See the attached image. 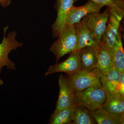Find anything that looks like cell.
Listing matches in <instances>:
<instances>
[{"instance_id": "6da1fadb", "label": "cell", "mask_w": 124, "mask_h": 124, "mask_svg": "<svg viewBox=\"0 0 124 124\" xmlns=\"http://www.w3.org/2000/svg\"><path fill=\"white\" fill-rule=\"evenodd\" d=\"M57 38L50 50L54 54L58 63L64 55L76 50L77 41L75 25L65 24Z\"/></svg>"}, {"instance_id": "7a4b0ae2", "label": "cell", "mask_w": 124, "mask_h": 124, "mask_svg": "<svg viewBox=\"0 0 124 124\" xmlns=\"http://www.w3.org/2000/svg\"><path fill=\"white\" fill-rule=\"evenodd\" d=\"M101 74L96 68L92 70L81 69L68 78L74 91H80L89 88H102L100 81Z\"/></svg>"}, {"instance_id": "3957f363", "label": "cell", "mask_w": 124, "mask_h": 124, "mask_svg": "<svg viewBox=\"0 0 124 124\" xmlns=\"http://www.w3.org/2000/svg\"><path fill=\"white\" fill-rule=\"evenodd\" d=\"M76 103L93 111L102 106L106 95L102 88H89L80 91H75Z\"/></svg>"}, {"instance_id": "277c9868", "label": "cell", "mask_w": 124, "mask_h": 124, "mask_svg": "<svg viewBox=\"0 0 124 124\" xmlns=\"http://www.w3.org/2000/svg\"><path fill=\"white\" fill-rule=\"evenodd\" d=\"M8 28V26L4 28V37L0 44V73L4 67H7L8 70L16 69L15 63L9 59L8 55L12 50H16L23 45L22 42L16 40V37L17 34L16 31L10 32L6 36Z\"/></svg>"}, {"instance_id": "5b68a950", "label": "cell", "mask_w": 124, "mask_h": 124, "mask_svg": "<svg viewBox=\"0 0 124 124\" xmlns=\"http://www.w3.org/2000/svg\"><path fill=\"white\" fill-rule=\"evenodd\" d=\"M110 12L108 8L103 13L93 12L84 17L86 26L92 32L96 41L99 45L102 44V38L106 29Z\"/></svg>"}, {"instance_id": "8992f818", "label": "cell", "mask_w": 124, "mask_h": 124, "mask_svg": "<svg viewBox=\"0 0 124 124\" xmlns=\"http://www.w3.org/2000/svg\"><path fill=\"white\" fill-rule=\"evenodd\" d=\"M81 69L80 59L78 50L71 52L68 57L63 62L51 65L49 67L45 76L57 72H64L71 75Z\"/></svg>"}, {"instance_id": "52a82bcc", "label": "cell", "mask_w": 124, "mask_h": 124, "mask_svg": "<svg viewBox=\"0 0 124 124\" xmlns=\"http://www.w3.org/2000/svg\"><path fill=\"white\" fill-rule=\"evenodd\" d=\"M59 93L55 110L67 108L76 103L75 91L69 82L68 78L62 74L59 77Z\"/></svg>"}, {"instance_id": "ba28073f", "label": "cell", "mask_w": 124, "mask_h": 124, "mask_svg": "<svg viewBox=\"0 0 124 124\" xmlns=\"http://www.w3.org/2000/svg\"><path fill=\"white\" fill-rule=\"evenodd\" d=\"M74 2V0H56L55 7L57 12V18L52 26L54 38L58 37L65 25L67 16Z\"/></svg>"}, {"instance_id": "9c48e42d", "label": "cell", "mask_w": 124, "mask_h": 124, "mask_svg": "<svg viewBox=\"0 0 124 124\" xmlns=\"http://www.w3.org/2000/svg\"><path fill=\"white\" fill-rule=\"evenodd\" d=\"M102 7L90 0L80 7H77L73 5L68 14L65 24L74 25L78 23L88 14L100 12Z\"/></svg>"}, {"instance_id": "30bf717a", "label": "cell", "mask_w": 124, "mask_h": 124, "mask_svg": "<svg viewBox=\"0 0 124 124\" xmlns=\"http://www.w3.org/2000/svg\"><path fill=\"white\" fill-rule=\"evenodd\" d=\"M122 72L115 67L102 73L100 81L106 95L105 102L110 99L114 94L117 93V86Z\"/></svg>"}, {"instance_id": "8fae6325", "label": "cell", "mask_w": 124, "mask_h": 124, "mask_svg": "<svg viewBox=\"0 0 124 124\" xmlns=\"http://www.w3.org/2000/svg\"><path fill=\"white\" fill-rule=\"evenodd\" d=\"M120 22L110 14L108 23L102 38V42L106 44L113 54L121 35L119 31Z\"/></svg>"}, {"instance_id": "7c38bea8", "label": "cell", "mask_w": 124, "mask_h": 124, "mask_svg": "<svg viewBox=\"0 0 124 124\" xmlns=\"http://www.w3.org/2000/svg\"><path fill=\"white\" fill-rule=\"evenodd\" d=\"M75 26L77 44L76 50L88 46L100 47L91 31L86 26L84 18L74 24Z\"/></svg>"}, {"instance_id": "4fadbf2b", "label": "cell", "mask_w": 124, "mask_h": 124, "mask_svg": "<svg viewBox=\"0 0 124 124\" xmlns=\"http://www.w3.org/2000/svg\"><path fill=\"white\" fill-rule=\"evenodd\" d=\"M100 47L88 46L78 50L81 62V69L92 70L95 68Z\"/></svg>"}, {"instance_id": "5bb4252c", "label": "cell", "mask_w": 124, "mask_h": 124, "mask_svg": "<svg viewBox=\"0 0 124 124\" xmlns=\"http://www.w3.org/2000/svg\"><path fill=\"white\" fill-rule=\"evenodd\" d=\"M103 108L108 112L124 121V95L115 94L106 101Z\"/></svg>"}, {"instance_id": "9a60e30c", "label": "cell", "mask_w": 124, "mask_h": 124, "mask_svg": "<svg viewBox=\"0 0 124 124\" xmlns=\"http://www.w3.org/2000/svg\"><path fill=\"white\" fill-rule=\"evenodd\" d=\"M114 67L113 54L105 43L102 42L99 49L95 68L102 73Z\"/></svg>"}, {"instance_id": "2e32d148", "label": "cell", "mask_w": 124, "mask_h": 124, "mask_svg": "<svg viewBox=\"0 0 124 124\" xmlns=\"http://www.w3.org/2000/svg\"><path fill=\"white\" fill-rule=\"evenodd\" d=\"M76 104L67 108L55 110L49 120V124H71L73 121Z\"/></svg>"}, {"instance_id": "e0dca14e", "label": "cell", "mask_w": 124, "mask_h": 124, "mask_svg": "<svg viewBox=\"0 0 124 124\" xmlns=\"http://www.w3.org/2000/svg\"><path fill=\"white\" fill-rule=\"evenodd\" d=\"M80 0H74V2ZM103 6L108 7L110 14L121 21L124 16V0H90Z\"/></svg>"}, {"instance_id": "ac0fdd59", "label": "cell", "mask_w": 124, "mask_h": 124, "mask_svg": "<svg viewBox=\"0 0 124 124\" xmlns=\"http://www.w3.org/2000/svg\"><path fill=\"white\" fill-rule=\"evenodd\" d=\"M91 115L98 124H124V121L113 115L101 107L96 110L90 111Z\"/></svg>"}, {"instance_id": "d6986e66", "label": "cell", "mask_w": 124, "mask_h": 124, "mask_svg": "<svg viewBox=\"0 0 124 124\" xmlns=\"http://www.w3.org/2000/svg\"><path fill=\"white\" fill-rule=\"evenodd\" d=\"M90 111L76 104L73 121L71 124H96Z\"/></svg>"}, {"instance_id": "ffe728a7", "label": "cell", "mask_w": 124, "mask_h": 124, "mask_svg": "<svg viewBox=\"0 0 124 124\" xmlns=\"http://www.w3.org/2000/svg\"><path fill=\"white\" fill-rule=\"evenodd\" d=\"M113 56L114 67L122 73L124 72V52L121 35L114 49Z\"/></svg>"}, {"instance_id": "44dd1931", "label": "cell", "mask_w": 124, "mask_h": 124, "mask_svg": "<svg viewBox=\"0 0 124 124\" xmlns=\"http://www.w3.org/2000/svg\"><path fill=\"white\" fill-rule=\"evenodd\" d=\"M117 93L124 95V72L121 73L117 86Z\"/></svg>"}, {"instance_id": "7402d4cb", "label": "cell", "mask_w": 124, "mask_h": 124, "mask_svg": "<svg viewBox=\"0 0 124 124\" xmlns=\"http://www.w3.org/2000/svg\"><path fill=\"white\" fill-rule=\"evenodd\" d=\"M11 3V0H0V5L5 8L9 6Z\"/></svg>"}, {"instance_id": "603a6c76", "label": "cell", "mask_w": 124, "mask_h": 124, "mask_svg": "<svg viewBox=\"0 0 124 124\" xmlns=\"http://www.w3.org/2000/svg\"><path fill=\"white\" fill-rule=\"evenodd\" d=\"M4 84L3 80L1 79H0V85H2Z\"/></svg>"}]
</instances>
